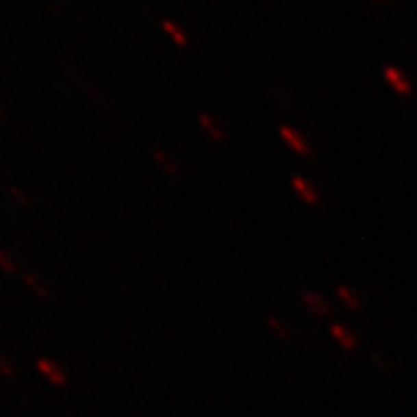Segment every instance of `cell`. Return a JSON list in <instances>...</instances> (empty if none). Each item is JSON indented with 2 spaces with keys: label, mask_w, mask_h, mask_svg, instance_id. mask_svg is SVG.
<instances>
[{
  "label": "cell",
  "mask_w": 417,
  "mask_h": 417,
  "mask_svg": "<svg viewBox=\"0 0 417 417\" xmlns=\"http://www.w3.org/2000/svg\"><path fill=\"white\" fill-rule=\"evenodd\" d=\"M37 369H39V373L45 375V377L49 379V383H53L54 386H66V383H68L64 371L54 364V362L47 359V357L37 359Z\"/></svg>",
  "instance_id": "1"
},
{
  "label": "cell",
  "mask_w": 417,
  "mask_h": 417,
  "mask_svg": "<svg viewBox=\"0 0 417 417\" xmlns=\"http://www.w3.org/2000/svg\"><path fill=\"white\" fill-rule=\"evenodd\" d=\"M278 134H280V138L284 139L298 155H301V157H309V145L301 139V136L296 129L290 128V126H280Z\"/></svg>",
  "instance_id": "2"
},
{
  "label": "cell",
  "mask_w": 417,
  "mask_h": 417,
  "mask_svg": "<svg viewBox=\"0 0 417 417\" xmlns=\"http://www.w3.org/2000/svg\"><path fill=\"white\" fill-rule=\"evenodd\" d=\"M292 188H294V192L300 195L301 199L305 201L307 205H317L319 203V193L315 192V188L311 186L305 178H301V176H294L292 178Z\"/></svg>",
  "instance_id": "3"
},
{
  "label": "cell",
  "mask_w": 417,
  "mask_h": 417,
  "mask_svg": "<svg viewBox=\"0 0 417 417\" xmlns=\"http://www.w3.org/2000/svg\"><path fill=\"white\" fill-rule=\"evenodd\" d=\"M197 120H199V126L203 128V131L209 136V138L213 139V141H216V143H223L226 139V131L223 129V126L214 120V118H211L209 114H205V112H201L199 116H197Z\"/></svg>",
  "instance_id": "4"
},
{
  "label": "cell",
  "mask_w": 417,
  "mask_h": 417,
  "mask_svg": "<svg viewBox=\"0 0 417 417\" xmlns=\"http://www.w3.org/2000/svg\"><path fill=\"white\" fill-rule=\"evenodd\" d=\"M161 27L162 31L166 33L168 37H170L174 43L178 45V47H182V49H186L188 45H190V39H188V33L184 31L182 27L178 25V23L174 22V20H170V18H162L161 20Z\"/></svg>",
  "instance_id": "5"
},
{
  "label": "cell",
  "mask_w": 417,
  "mask_h": 417,
  "mask_svg": "<svg viewBox=\"0 0 417 417\" xmlns=\"http://www.w3.org/2000/svg\"><path fill=\"white\" fill-rule=\"evenodd\" d=\"M153 159L157 161V164L161 166L162 170L166 172L168 176H172V178H176V176H180V166H178V162L172 159V155H168L166 151L162 149H155L153 151Z\"/></svg>",
  "instance_id": "6"
},
{
  "label": "cell",
  "mask_w": 417,
  "mask_h": 417,
  "mask_svg": "<svg viewBox=\"0 0 417 417\" xmlns=\"http://www.w3.org/2000/svg\"><path fill=\"white\" fill-rule=\"evenodd\" d=\"M23 284L31 290L39 300H49V298H51V290H49L47 284H43V282L39 280V277H35V275H23Z\"/></svg>",
  "instance_id": "7"
},
{
  "label": "cell",
  "mask_w": 417,
  "mask_h": 417,
  "mask_svg": "<svg viewBox=\"0 0 417 417\" xmlns=\"http://www.w3.org/2000/svg\"><path fill=\"white\" fill-rule=\"evenodd\" d=\"M301 300L305 303V307L313 311V313H319V315H325V313H327V305L323 303L319 296H315V294H311V292H303V294H301Z\"/></svg>",
  "instance_id": "8"
},
{
  "label": "cell",
  "mask_w": 417,
  "mask_h": 417,
  "mask_svg": "<svg viewBox=\"0 0 417 417\" xmlns=\"http://www.w3.org/2000/svg\"><path fill=\"white\" fill-rule=\"evenodd\" d=\"M0 270H4L6 275H16V273H18L16 259H14L6 249H2V247H0Z\"/></svg>",
  "instance_id": "9"
},
{
  "label": "cell",
  "mask_w": 417,
  "mask_h": 417,
  "mask_svg": "<svg viewBox=\"0 0 417 417\" xmlns=\"http://www.w3.org/2000/svg\"><path fill=\"white\" fill-rule=\"evenodd\" d=\"M8 193H10V197L18 205H22V207H29V205H31L29 203V197H27L20 188H16V186H8Z\"/></svg>",
  "instance_id": "10"
},
{
  "label": "cell",
  "mask_w": 417,
  "mask_h": 417,
  "mask_svg": "<svg viewBox=\"0 0 417 417\" xmlns=\"http://www.w3.org/2000/svg\"><path fill=\"white\" fill-rule=\"evenodd\" d=\"M332 334H334V336L338 338V342L342 344V346H346V348H352L353 346V342L350 340V336L344 332L342 327H332Z\"/></svg>",
  "instance_id": "11"
},
{
  "label": "cell",
  "mask_w": 417,
  "mask_h": 417,
  "mask_svg": "<svg viewBox=\"0 0 417 417\" xmlns=\"http://www.w3.org/2000/svg\"><path fill=\"white\" fill-rule=\"evenodd\" d=\"M268 327L273 329V331L277 332V334H280L282 338H286L288 336V332L284 331V327H282V323L278 321V319H275V317H268Z\"/></svg>",
  "instance_id": "12"
},
{
  "label": "cell",
  "mask_w": 417,
  "mask_h": 417,
  "mask_svg": "<svg viewBox=\"0 0 417 417\" xmlns=\"http://www.w3.org/2000/svg\"><path fill=\"white\" fill-rule=\"evenodd\" d=\"M0 375H4V377H14L16 375V369L6 362L4 355H0Z\"/></svg>",
  "instance_id": "13"
},
{
  "label": "cell",
  "mask_w": 417,
  "mask_h": 417,
  "mask_svg": "<svg viewBox=\"0 0 417 417\" xmlns=\"http://www.w3.org/2000/svg\"><path fill=\"white\" fill-rule=\"evenodd\" d=\"M2 120H4V114H2V110H0V122H2Z\"/></svg>",
  "instance_id": "14"
}]
</instances>
